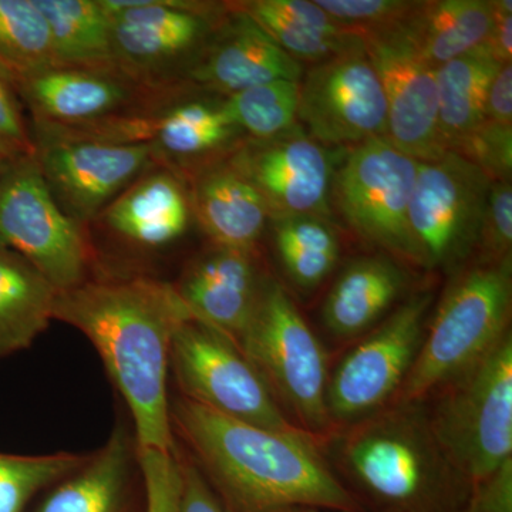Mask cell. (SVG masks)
I'll return each instance as SVG.
<instances>
[{"instance_id": "obj_28", "label": "cell", "mask_w": 512, "mask_h": 512, "mask_svg": "<svg viewBox=\"0 0 512 512\" xmlns=\"http://www.w3.org/2000/svg\"><path fill=\"white\" fill-rule=\"evenodd\" d=\"M50 33L55 67L117 70L111 18L101 0H35Z\"/></svg>"}, {"instance_id": "obj_23", "label": "cell", "mask_w": 512, "mask_h": 512, "mask_svg": "<svg viewBox=\"0 0 512 512\" xmlns=\"http://www.w3.org/2000/svg\"><path fill=\"white\" fill-rule=\"evenodd\" d=\"M293 59L313 64L365 46L309 0H249L238 6Z\"/></svg>"}, {"instance_id": "obj_31", "label": "cell", "mask_w": 512, "mask_h": 512, "mask_svg": "<svg viewBox=\"0 0 512 512\" xmlns=\"http://www.w3.org/2000/svg\"><path fill=\"white\" fill-rule=\"evenodd\" d=\"M0 67L10 74L55 67L49 28L35 0H0Z\"/></svg>"}, {"instance_id": "obj_20", "label": "cell", "mask_w": 512, "mask_h": 512, "mask_svg": "<svg viewBox=\"0 0 512 512\" xmlns=\"http://www.w3.org/2000/svg\"><path fill=\"white\" fill-rule=\"evenodd\" d=\"M190 194L171 171L144 173L100 215L120 238L163 248L183 237L191 221Z\"/></svg>"}, {"instance_id": "obj_22", "label": "cell", "mask_w": 512, "mask_h": 512, "mask_svg": "<svg viewBox=\"0 0 512 512\" xmlns=\"http://www.w3.org/2000/svg\"><path fill=\"white\" fill-rule=\"evenodd\" d=\"M409 276L389 256H363L343 268L332 285L323 322L338 339L365 335L400 301Z\"/></svg>"}, {"instance_id": "obj_38", "label": "cell", "mask_w": 512, "mask_h": 512, "mask_svg": "<svg viewBox=\"0 0 512 512\" xmlns=\"http://www.w3.org/2000/svg\"><path fill=\"white\" fill-rule=\"evenodd\" d=\"M468 512H512V460L474 487Z\"/></svg>"}, {"instance_id": "obj_39", "label": "cell", "mask_w": 512, "mask_h": 512, "mask_svg": "<svg viewBox=\"0 0 512 512\" xmlns=\"http://www.w3.org/2000/svg\"><path fill=\"white\" fill-rule=\"evenodd\" d=\"M180 464L181 474H183V498H181L180 512H225L192 458L185 456L181 451Z\"/></svg>"}, {"instance_id": "obj_12", "label": "cell", "mask_w": 512, "mask_h": 512, "mask_svg": "<svg viewBox=\"0 0 512 512\" xmlns=\"http://www.w3.org/2000/svg\"><path fill=\"white\" fill-rule=\"evenodd\" d=\"M35 157L57 204L82 225L99 218L147 173L156 151L150 143L37 133Z\"/></svg>"}, {"instance_id": "obj_18", "label": "cell", "mask_w": 512, "mask_h": 512, "mask_svg": "<svg viewBox=\"0 0 512 512\" xmlns=\"http://www.w3.org/2000/svg\"><path fill=\"white\" fill-rule=\"evenodd\" d=\"M264 282L254 252L214 247L188 266L175 288L195 318L238 345L254 318Z\"/></svg>"}, {"instance_id": "obj_6", "label": "cell", "mask_w": 512, "mask_h": 512, "mask_svg": "<svg viewBox=\"0 0 512 512\" xmlns=\"http://www.w3.org/2000/svg\"><path fill=\"white\" fill-rule=\"evenodd\" d=\"M239 349L295 424L316 439L332 429L326 406L328 356L284 286L265 279Z\"/></svg>"}, {"instance_id": "obj_4", "label": "cell", "mask_w": 512, "mask_h": 512, "mask_svg": "<svg viewBox=\"0 0 512 512\" xmlns=\"http://www.w3.org/2000/svg\"><path fill=\"white\" fill-rule=\"evenodd\" d=\"M512 258L454 272L396 402H426L511 332Z\"/></svg>"}, {"instance_id": "obj_25", "label": "cell", "mask_w": 512, "mask_h": 512, "mask_svg": "<svg viewBox=\"0 0 512 512\" xmlns=\"http://www.w3.org/2000/svg\"><path fill=\"white\" fill-rule=\"evenodd\" d=\"M494 20V2L427 0L404 20L421 56L439 67L484 45Z\"/></svg>"}, {"instance_id": "obj_14", "label": "cell", "mask_w": 512, "mask_h": 512, "mask_svg": "<svg viewBox=\"0 0 512 512\" xmlns=\"http://www.w3.org/2000/svg\"><path fill=\"white\" fill-rule=\"evenodd\" d=\"M298 120L322 146L387 137V104L365 46L315 63L299 83Z\"/></svg>"}, {"instance_id": "obj_5", "label": "cell", "mask_w": 512, "mask_h": 512, "mask_svg": "<svg viewBox=\"0 0 512 512\" xmlns=\"http://www.w3.org/2000/svg\"><path fill=\"white\" fill-rule=\"evenodd\" d=\"M436 393L427 407L431 430L450 463L476 487L512 460L511 332Z\"/></svg>"}, {"instance_id": "obj_1", "label": "cell", "mask_w": 512, "mask_h": 512, "mask_svg": "<svg viewBox=\"0 0 512 512\" xmlns=\"http://www.w3.org/2000/svg\"><path fill=\"white\" fill-rule=\"evenodd\" d=\"M195 318L175 285L160 279L86 281L57 292L53 320L92 342L130 410L148 512H180L183 474L168 396L171 346Z\"/></svg>"}, {"instance_id": "obj_42", "label": "cell", "mask_w": 512, "mask_h": 512, "mask_svg": "<svg viewBox=\"0 0 512 512\" xmlns=\"http://www.w3.org/2000/svg\"><path fill=\"white\" fill-rule=\"evenodd\" d=\"M282 512H345V511H330V510H318V508H292V510H286Z\"/></svg>"}, {"instance_id": "obj_2", "label": "cell", "mask_w": 512, "mask_h": 512, "mask_svg": "<svg viewBox=\"0 0 512 512\" xmlns=\"http://www.w3.org/2000/svg\"><path fill=\"white\" fill-rule=\"evenodd\" d=\"M171 420L197 461L195 466L235 512L362 510L316 437L303 430L264 429L183 396L171 404Z\"/></svg>"}, {"instance_id": "obj_21", "label": "cell", "mask_w": 512, "mask_h": 512, "mask_svg": "<svg viewBox=\"0 0 512 512\" xmlns=\"http://www.w3.org/2000/svg\"><path fill=\"white\" fill-rule=\"evenodd\" d=\"M190 201L215 247L254 252L271 218L264 198L229 161L198 174Z\"/></svg>"}, {"instance_id": "obj_32", "label": "cell", "mask_w": 512, "mask_h": 512, "mask_svg": "<svg viewBox=\"0 0 512 512\" xmlns=\"http://www.w3.org/2000/svg\"><path fill=\"white\" fill-rule=\"evenodd\" d=\"M299 83L276 80L222 101L239 131L249 134L251 140H269L298 126Z\"/></svg>"}, {"instance_id": "obj_33", "label": "cell", "mask_w": 512, "mask_h": 512, "mask_svg": "<svg viewBox=\"0 0 512 512\" xmlns=\"http://www.w3.org/2000/svg\"><path fill=\"white\" fill-rule=\"evenodd\" d=\"M87 460L89 456L73 453L0 454V512H22L37 491L72 476Z\"/></svg>"}, {"instance_id": "obj_7", "label": "cell", "mask_w": 512, "mask_h": 512, "mask_svg": "<svg viewBox=\"0 0 512 512\" xmlns=\"http://www.w3.org/2000/svg\"><path fill=\"white\" fill-rule=\"evenodd\" d=\"M419 163L387 137L350 147L333 173L332 204L367 244L421 266L409 224Z\"/></svg>"}, {"instance_id": "obj_11", "label": "cell", "mask_w": 512, "mask_h": 512, "mask_svg": "<svg viewBox=\"0 0 512 512\" xmlns=\"http://www.w3.org/2000/svg\"><path fill=\"white\" fill-rule=\"evenodd\" d=\"M493 181L454 151L419 163L409 224L421 266L457 272L477 248Z\"/></svg>"}, {"instance_id": "obj_19", "label": "cell", "mask_w": 512, "mask_h": 512, "mask_svg": "<svg viewBox=\"0 0 512 512\" xmlns=\"http://www.w3.org/2000/svg\"><path fill=\"white\" fill-rule=\"evenodd\" d=\"M188 74L195 83L228 97L276 80L299 83L303 69L237 6Z\"/></svg>"}, {"instance_id": "obj_10", "label": "cell", "mask_w": 512, "mask_h": 512, "mask_svg": "<svg viewBox=\"0 0 512 512\" xmlns=\"http://www.w3.org/2000/svg\"><path fill=\"white\" fill-rule=\"evenodd\" d=\"M170 369L191 402L264 429L301 430L237 343L200 319L187 320L175 333Z\"/></svg>"}, {"instance_id": "obj_16", "label": "cell", "mask_w": 512, "mask_h": 512, "mask_svg": "<svg viewBox=\"0 0 512 512\" xmlns=\"http://www.w3.org/2000/svg\"><path fill=\"white\" fill-rule=\"evenodd\" d=\"M228 161L261 194L271 218L332 214V157L301 127L251 140Z\"/></svg>"}, {"instance_id": "obj_26", "label": "cell", "mask_w": 512, "mask_h": 512, "mask_svg": "<svg viewBox=\"0 0 512 512\" xmlns=\"http://www.w3.org/2000/svg\"><path fill=\"white\" fill-rule=\"evenodd\" d=\"M56 295L35 266L0 247V357L29 348L45 332Z\"/></svg>"}, {"instance_id": "obj_15", "label": "cell", "mask_w": 512, "mask_h": 512, "mask_svg": "<svg viewBox=\"0 0 512 512\" xmlns=\"http://www.w3.org/2000/svg\"><path fill=\"white\" fill-rule=\"evenodd\" d=\"M363 42L382 82L390 143L421 163L446 154L440 134L436 67L421 56L404 22L366 33Z\"/></svg>"}, {"instance_id": "obj_17", "label": "cell", "mask_w": 512, "mask_h": 512, "mask_svg": "<svg viewBox=\"0 0 512 512\" xmlns=\"http://www.w3.org/2000/svg\"><path fill=\"white\" fill-rule=\"evenodd\" d=\"M5 73L36 124L43 126L99 123L126 109L134 99L136 83L119 70L52 67L28 74Z\"/></svg>"}, {"instance_id": "obj_40", "label": "cell", "mask_w": 512, "mask_h": 512, "mask_svg": "<svg viewBox=\"0 0 512 512\" xmlns=\"http://www.w3.org/2000/svg\"><path fill=\"white\" fill-rule=\"evenodd\" d=\"M485 120L512 126V64L505 63L494 77L485 103Z\"/></svg>"}, {"instance_id": "obj_30", "label": "cell", "mask_w": 512, "mask_h": 512, "mask_svg": "<svg viewBox=\"0 0 512 512\" xmlns=\"http://www.w3.org/2000/svg\"><path fill=\"white\" fill-rule=\"evenodd\" d=\"M272 221L275 249L286 275L298 288H318L339 261L336 229L316 215H286Z\"/></svg>"}, {"instance_id": "obj_9", "label": "cell", "mask_w": 512, "mask_h": 512, "mask_svg": "<svg viewBox=\"0 0 512 512\" xmlns=\"http://www.w3.org/2000/svg\"><path fill=\"white\" fill-rule=\"evenodd\" d=\"M0 247L35 266L57 292L86 282L82 228L53 198L35 153L9 161L0 174Z\"/></svg>"}, {"instance_id": "obj_29", "label": "cell", "mask_w": 512, "mask_h": 512, "mask_svg": "<svg viewBox=\"0 0 512 512\" xmlns=\"http://www.w3.org/2000/svg\"><path fill=\"white\" fill-rule=\"evenodd\" d=\"M239 133L224 101L191 100L151 117L148 143L156 157L188 160L221 150Z\"/></svg>"}, {"instance_id": "obj_3", "label": "cell", "mask_w": 512, "mask_h": 512, "mask_svg": "<svg viewBox=\"0 0 512 512\" xmlns=\"http://www.w3.org/2000/svg\"><path fill=\"white\" fill-rule=\"evenodd\" d=\"M332 454L380 512H468L474 487L434 437L426 402H396L349 424Z\"/></svg>"}, {"instance_id": "obj_36", "label": "cell", "mask_w": 512, "mask_h": 512, "mask_svg": "<svg viewBox=\"0 0 512 512\" xmlns=\"http://www.w3.org/2000/svg\"><path fill=\"white\" fill-rule=\"evenodd\" d=\"M512 185L511 181H493L488 191L483 222L476 251L478 262L491 264L511 258Z\"/></svg>"}, {"instance_id": "obj_43", "label": "cell", "mask_w": 512, "mask_h": 512, "mask_svg": "<svg viewBox=\"0 0 512 512\" xmlns=\"http://www.w3.org/2000/svg\"><path fill=\"white\" fill-rule=\"evenodd\" d=\"M6 161L3 160L2 157H0V174H2L3 168H5Z\"/></svg>"}, {"instance_id": "obj_37", "label": "cell", "mask_w": 512, "mask_h": 512, "mask_svg": "<svg viewBox=\"0 0 512 512\" xmlns=\"http://www.w3.org/2000/svg\"><path fill=\"white\" fill-rule=\"evenodd\" d=\"M35 153L15 87L0 67V157L9 161Z\"/></svg>"}, {"instance_id": "obj_13", "label": "cell", "mask_w": 512, "mask_h": 512, "mask_svg": "<svg viewBox=\"0 0 512 512\" xmlns=\"http://www.w3.org/2000/svg\"><path fill=\"white\" fill-rule=\"evenodd\" d=\"M101 2L110 13L114 66L134 83L165 79L194 64L207 46L208 6L178 0Z\"/></svg>"}, {"instance_id": "obj_35", "label": "cell", "mask_w": 512, "mask_h": 512, "mask_svg": "<svg viewBox=\"0 0 512 512\" xmlns=\"http://www.w3.org/2000/svg\"><path fill=\"white\" fill-rule=\"evenodd\" d=\"M454 153L477 165L491 181H511L512 126L484 120Z\"/></svg>"}, {"instance_id": "obj_27", "label": "cell", "mask_w": 512, "mask_h": 512, "mask_svg": "<svg viewBox=\"0 0 512 512\" xmlns=\"http://www.w3.org/2000/svg\"><path fill=\"white\" fill-rule=\"evenodd\" d=\"M501 67L485 43L437 67L440 134L447 151L456 150L485 120L488 90Z\"/></svg>"}, {"instance_id": "obj_24", "label": "cell", "mask_w": 512, "mask_h": 512, "mask_svg": "<svg viewBox=\"0 0 512 512\" xmlns=\"http://www.w3.org/2000/svg\"><path fill=\"white\" fill-rule=\"evenodd\" d=\"M134 461L133 436L119 424L107 443L64 478L37 512H121Z\"/></svg>"}, {"instance_id": "obj_41", "label": "cell", "mask_w": 512, "mask_h": 512, "mask_svg": "<svg viewBox=\"0 0 512 512\" xmlns=\"http://www.w3.org/2000/svg\"><path fill=\"white\" fill-rule=\"evenodd\" d=\"M490 52L501 64L511 63L512 57V2H494V20L487 42Z\"/></svg>"}, {"instance_id": "obj_34", "label": "cell", "mask_w": 512, "mask_h": 512, "mask_svg": "<svg viewBox=\"0 0 512 512\" xmlns=\"http://www.w3.org/2000/svg\"><path fill=\"white\" fill-rule=\"evenodd\" d=\"M316 5L352 32L366 35L390 28L409 18L414 0H316Z\"/></svg>"}, {"instance_id": "obj_8", "label": "cell", "mask_w": 512, "mask_h": 512, "mask_svg": "<svg viewBox=\"0 0 512 512\" xmlns=\"http://www.w3.org/2000/svg\"><path fill=\"white\" fill-rule=\"evenodd\" d=\"M431 289L413 293L367 332L329 375L332 426H349L390 406L416 362L433 308Z\"/></svg>"}]
</instances>
